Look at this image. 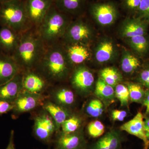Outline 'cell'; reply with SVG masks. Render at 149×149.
I'll list each match as a JSON object with an SVG mask.
<instances>
[{"mask_svg":"<svg viewBox=\"0 0 149 149\" xmlns=\"http://www.w3.org/2000/svg\"><path fill=\"white\" fill-rule=\"evenodd\" d=\"M68 61L62 42L47 47L35 69L49 83L64 81L73 69Z\"/></svg>","mask_w":149,"mask_h":149,"instance_id":"1","label":"cell"},{"mask_svg":"<svg viewBox=\"0 0 149 149\" xmlns=\"http://www.w3.org/2000/svg\"><path fill=\"white\" fill-rule=\"evenodd\" d=\"M47 48L35 27L21 33L20 41L12 56L22 71L35 69Z\"/></svg>","mask_w":149,"mask_h":149,"instance_id":"2","label":"cell"},{"mask_svg":"<svg viewBox=\"0 0 149 149\" xmlns=\"http://www.w3.org/2000/svg\"><path fill=\"white\" fill-rule=\"evenodd\" d=\"M73 19L59 10L53 3L42 22L36 28L47 47L62 42Z\"/></svg>","mask_w":149,"mask_h":149,"instance_id":"3","label":"cell"},{"mask_svg":"<svg viewBox=\"0 0 149 149\" xmlns=\"http://www.w3.org/2000/svg\"><path fill=\"white\" fill-rule=\"evenodd\" d=\"M0 26L20 34L33 27L27 16L25 0H10L0 3Z\"/></svg>","mask_w":149,"mask_h":149,"instance_id":"4","label":"cell"},{"mask_svg":"<svg viewBox=\"0 0 149 149\" xmlns=\"http://www.w3.org/2000/svg\"><path fill=\"white\" fill-rule=\"evenodd\" d=\"M84 16L78 17L70 22L62 40L63 44L91 45L95 38V30Z\"/></svg>","mask_w":149,"mask_h":149,"instance_id":"5","label":"cell"},{"mask_svg":"<svg viewBox=\"0 0 149 149\" xmlns=\"http://www.w3.org/2000/svg\"><path fill=\"white\" fill-rule=\"evenodd\" d=\"M88 10L96 23L102 27L114 24L119 15L118 8L113 2L94 3L89 6Z\"/></svg>","mask_w":149,"mask_h":149,"instance_id":"6","label":"cell"},{"mask_svg":"<svg viewBox=\"0 0 149 149\" xmlns=\"http://www.w3.org/2000/svg\"><path fill=\"white\" fill-rule=\"evenodd\" d=\"M53 3L54 0H25L27 16L33 27L40 25Z\"/></svg>","mask_w":149,"mask_h":149,"instance_id":"7","label":"cell"},{"mask_svg":"<svg viewBox=\"0 0 149 149\" xmlns=\"http://www.w3.org/2000/svg\"><path fill=\"white\" fill-rule=\"evenodd\" d=\"M149 23L136 17H128L121 22L118 29L119 37L123 40L146 35Z\"/></svg>","mask_w":149,"mask_h":149,"instance_id":"8","label":"cell"},{"mask_svg":"<svg viewBox=\"0 0 149 149\" xmlns=\"http://www.w3.org/2000/svg\"><path fill=\"white\" fill-rule=\"evenodd\" d=\"M45 97L42 94L29 93L23 90L13 103L15 115L33 110L44 104Z\"/></svg>","mask_w":149,"mask_h":149,"instance_id":"9","label":"cell"},{"mask_svg":"<svg viewBox=\"0 0 149 149\" xmlns=\"http://www.w3.org/2000/svg\"><path fill=\"white\" fill-rule=\"evenodd\" d=\"M70 80L72 87L83 93L90 91L95 82L93 72L84 64L74 67Z\"/></svg>","mask_w":149,"mask_h":149,"instance_id":"10","label":"cell"},{"mask_svg":"<svg viewBox=\"0 0 149 149\" xmlns=\"http://www.w3.org/2000/svg\"><path fill=\"white\" fill-rule=\"evenodd\" d=\"M118 48L114 40L104 37L99 40L94 49L95 59L100 64H104L114 59L117 56Z\"/></svg>","mask_w":149,"mask_h":149,"instance_id":"11","label":"cell"},{"mask_svg":"<svg viewBox=\"0 0 149 149\" xmlns=\"http://www.w3.org/2000/svg\"><path fill=\"white\" fill-rule=\"evenodd\" d=\"M50 83L35 69L23 71V90L29 93L42 94Z\"/></svg>","mask_w":149,"mask_h":149,"instance_id":"12","label":"cell"},{"mask_svg":"<svg viewBox=\"0 0 149 149\" xmlns=\"http://www.w3.org/2000/svg\"><path fill=\"white\" fill-rule=\"evenodd\" d=\"M56 130L54 121L48 113L40 114L35 118L34 133L40 141L49 142Z\"/></svg>","mask_w":149,"mask_h":149,"instance_id":"13","label":"cell"},{"mask_svg":"<svg viewBox=\"0 0 149 149\" xmlns=\"http://www.w3.org/2000/svg\"><path fill=\"white\" fill-rule=\"evenodd\" d=\"M63 45L68 61L73 68L84 64L91 58L92 53L88 46L78 44Z\"/></svg>","mask_w":149,"mask_h":149,"instance_id":"14","label":"cell"},{"mask_svg":"<svg viewBox=\"0 0 149 149\" xmlns=\"http://www.w3.org/2000/svg\"><path fill=\"white\" fill-rule=\"evenodd\" d=\"M21 72L12 56L0 51V86L10 81Z\"/></svg>","mask_w":149,"mask_h":149,"instance_id":"15","label":"cell"},{"mask_svg":"<svg viewBox=\"0 0 149 149\" xmlns=\"http://www.w3.org/2000/svg\"><path fill=\"white\" fill-rule=\"evenodd\" d=\"M23 72L17 74L10 81L0 86V100L13 104L23 91Z\"/></svg>","mask_w":149,"mask_h":149,"instance_id":"16","label":"cell"},{"mask_svg":"<svg viewBox=\"0 0 149 149\" xmlns=\"http://www.w3.org/2000/svg\"><path fill=\"white\" fill-rule=\"evenodd\" d=\"M21 34L6 27L0 28V51L12 56L20 41Z\"/></svg>","mask_w":149,"mask_h":149,"instance_id":"17","label":"cell"},{"mask_svg":"<svg viewBox=\"0 0 149 149\" xmlns=\"http://www.w3.org/2000/svg\"><path fill=\"white\" fill-rule=\"evenodd\" d=\"M88 0H54L59 10L73 19L85 15Z\"/></svg>","mask_w":149,"mask_h":149,"instance_id":"18","label":"cell"},{"mask_svg":"<svg viewBox=\"0 0 149 149\" xmlns=\"http://www.w3.org/2000/svg\"><path fill=\"white\" fill-rule=\"evenodd\" d=\"M120 129L141 139L144 143V149H148L149 140L146 136L143 116L141 112H139L132 119L123 124Z\"/></svg>","mask_w":149,"mask_h":149,"instance_id":"19","label":"cell"},{"mask_svg":"<svg viewBox=\"0 0 149 149\" xmlns=\"http://www.w3.org/2000/svg\"><path fill=\"white\" fill-rule=\"evenodd\" d=\"M85 145L84 137L80 133L62 132L56 141V149H83Z\"/></svg>","mask_w":149,"mask_h":149,"instance_id":"20","label":"cell"},{"mask_svg":"<svg viewBox=\"0 0 149 149\" xmlns=\"http://www.w3.org/2000/svg\"><path fill=\"white\" fill-rule=\"evenodd\" d=\"M44 109L53 119L57 130L61 128L62 123L70 117L69 113L64 107L51 102H47L43 105Z\"/></svg>","mask_w":149,"mask_h":149,"instance_id":"21","label":"cell"},{"mask_svg":"<svg viewBox=\"0 0 149 149\" xmlns=\"http://www.w3.org/2000/svg\"><path fill=\"white\" fill-rule=\"evenodd\" d=\"M124 40L130 49L140 56H144L149 52V35L148 34Z\"/></svg>","mask_w":149,"mask_h":149,"instance_id":"22","label":"cell"},{"mask_svg":"<svg viewBox=\"0 0 149 149\" xmlns=\"http://www.w3.org/2000/svg\"><path fill=\"white\" fill-rule=\"evenodd\" d=\"M120 61V67L123 71L126 74H131L141 65V61L131 52L123 49Z\"/></svg>","mask_w":149,"mask_h":149,"instance_id":"23","label":"cell"},{"mask_svg":"<svg viewBox=\"0 0 149 149\" xmlns=\"http://www.w3.org/2000/svg\"><path fill=\"white\" fill-rule=\"evenodd\" d=\"M53 98L56 103L64 107L72 104L74 100L73 92L67 88H61L54 92Z\"/></svg>","mask_w":149,"mask_h":149,"instance_id":"24","label":"cell"},{"mask_svg":"<svg viewBox=\"0 0 149 149\" xmlns=\"http://www.w3.org/2000/svg\"><path fill=\"white\" fill-rule=\"evenodd\" d=\"M101 78L107 84L114 87L122 80V76L116 68L112 67L104 68L100 73Z\"/></svg>","mask_w":149,"mask_h":149,"instance_id":"25","label":"cell"},{"mask_svg":"<svg viewBox=\"0 0 149 149\" xmlns=\"http://www.w3.org/2000/svg\"><path fill=\"white\" fill-rule=\"evenodd\" d=\"M95 93L101 98L110 99L114 96L115 90L113 87L107 84L100 77L96 83Z\"/></svg>","mask_w":149,"mask_h":149,"instance_id":"26","label":"cell"},{"mask_svg":"<svg viewBox=\"0 0 149 149\" xmlns=\"http://www.w3.org/2000/svg\"><path fill=\"white\" fill-rule=\"evenodd\" d=\"M127 86L131 101L141 102L143 101L146 93L141 85L135 83H128Z\"/></svg>","mask_w":149,"mask_h":149,"instance_id":"27","label":"cell"},{"mask_svg":"<svg viewBox=\"0 0 149 149\" xmlns=\"http://www.w3.org/2000/svg\"><path fill=\"white\" fill-rule=\"evenodd\" d=\"M81 120L76 116L69 117L62 124V133H70L77 132L81 125Z\"/></svg>","mask_w":149,"mask_h":149,"instance_id":"28","label":"cell"},{"mask_svg":"<svg viewBox=\"0 0 149 149\" xmlns=\"http://www.w3.org/2000/svg\"><path fill=\"white\" fill-rule=\"evenodd\" d=\"M86 112L89 115L93 117H98L102 114L103 105L100 100H92L86 107Z\"/></svg>","mask_w":149,"mask_h":149,"instance_id":"29","label":"cell"},{"mask_svg":"<svg viewBox=\"0 0 149 149\" xmlns=\"http://www.w3.org/2000/svg\"><path fill=\"white\" fill-rule=\"evenodd\" d=\"M115 87V94L116 98L120 102L122 106L126 105L128 104L130 98L128 87L121 84H118Z\"/></svg>","mask_w":149,"mask_h":149,"instance_id":"30","label":"cell"},{"mask_svg":"<svg viewBox=\"0 0 149 149\" xmlns=\"http://www.w3.org/2000/svg\"><path fill=\"white\" fill-rule=\"evenodd\" d=\"M109 149H117L120 143V136L116 132L111 131L103 137Z\"/></svg>","mask_w":149,"mask_h":149,"instance_id":"31","label":"cell"},{"mask_svg":"<svg viewBox=\"0 0 149 149\" xmlns=\"http://www.w3.org/2000/svg\"><path fill=\"white\" fill-rule=\"evenodd\" d=\"M88 130L89 135L94 138H98L103 135L104 132V126L101 121H92L88 125Z\"/></svg>","mask_w":149,"mask_h":149,"instance_id":"32","label":"cell"},{"mask_svg":"<svg viewBox=\"0 0 149 149\" xmlns=\"http://www.w3.org/2000/svg\"><path fill=\"white\" fill-rule=\"evenodd\" d=\"M142 0H120L121 6L128 13L136 15Z\"/></svg>","mask_w":149,"mask_h":149,"instance_id":"33","label":"cell"},{"mask_svg":"<svg viewBox=\"0 0 149 149\" xmlns=\"http://www.w3.org/2000/svg\"><path fill=\"white\" fill-rule=\"evenodd\" d=\"M139 17L149 23V0H142L136 15Z\"/></svg>","mask_w":149,"mask_h":149,"instance_id":"34","label":"cell"},{"mask_svg":"<svg viewBox=\"0 0 149 149\" xmlns=\"http://www.w3.org/2000/svg\"><path fill=\"white\" fill-rule=\"evenodd\" d=\"M139 80L142 85L149 89V65L141 70L139 75Z\"/></svg>","mask_w":149,"mask_h":149,"instance_id":"35","label":"cell"},{"mask_svg":"<svg viewBox=\"0 0 149 149\" xmlns=\"http://www.w3.org/2000/svg\"><path fill=\"white\" fill-rule=\"evenodd\" d=\"M13 104L0 100V115L7 113L13 109Z\"/></svg>","mask_w":149,"mask_h":149,"instance_id":"36","label":"cell"},{"mask_svg":"<svg viewBox=\"0 0 149 149\" xmlns=\"http://www.w3.org/2000/svg\"><path fill=\"white\" fill-rule=\"evenodd\" d=\"M127 116V112L125 111L114 110L111 112V117L113 120L116 121H122Z\"/></svg>","mask_w":149,"mask_h":149,"instance_id":"37","label":"cell"},{"mask_svg":"<svg viewBox=\"0 0 149 149\" xmlns=\"http://www.w3.org/2000/svg\"><path fill=\"white\" fill-rule=\"evenodd\" d=\"M94 149H109L104 138H102L96 143Z\"/></svg>","mask_w":149,"mask_h":149,"instance_id":"38","label":"cell"},{"mask_svg":"<svg viewBox=\"0 0 149 149\" xmlns=\"http://www.w3.org/2000/svg\"><path fill=\"white\" fill-rule=\"evenodd\" d=\"M143 101L144 105L146 107V113L149 114V91L146 93Z\"/></svg>","mask_w":149,"mask_h":149,"instance_id":"39","label":"cell"},{"mask_svg":"<svg viewBox=\"0 0 149 149\" xmlns=\"http://www.w3.org/2000/svg\"><path fill=\"white\" fill-rule=\"evenodd\" d=\"M14 133L13 130H12L10 133L8 145L6 149H15L14 143Z\"/></svg>","mask_w":149,"mask_h":149,"instance_id":"40","label":"cell"},{"mask_svg":"<svg viewBox=\"0 0 149 149\" xmlns=\"http://www.w3.org/2000/svg\"><path fill=\"white\" fill-rule=\"evenodd\" d=\"M144 128L147 138L149 140V118L144 121Z\"/></svg>","mask_w":149,"mask_h":149,"instance_id":"41","label":"cell"},{"mask_svg":"<svg viewBox=\"0 0 149 149\" xmlns=\"http://www.w3.org/2000/svg\"><path fill=\"white\" fill-rule=\"evenodd\" d=\"M10 1V0H0V3H1L6 2L8 1Z\"/></svg>","mask_w":149,"mask_h":149,"instance_id":"42","label":"cell"}]
</instances>
